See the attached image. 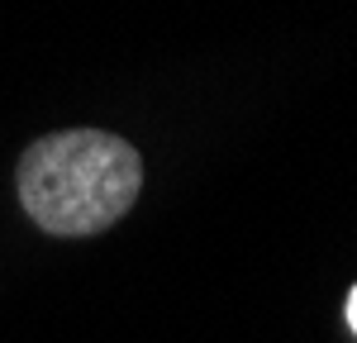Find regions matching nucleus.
<instances>
[{
    "instance_id": "1",
    "label": "nucleus",
    "mask_w": 357,
    "mask_h": 343,
    "mask_svg": "<svg viewBox=\"0 0 357 343\" xmlns=\"http://www.w3.org/2000/svg\"><path fill=\"white\" fill-rule=\"evenodd\" d=\"M20 205L43 234L91 238L119 224L143 191V158L105 129H62L29 143L15 167Z\"/></svg>"
},
{
    "instance_id": "2",
    "label": "nucleus",
    "mask_w": 357,
    "mask_h": 343,
    "mask_svg": "<svg viewBox=\"0 0 357 343\" xmlns=\"http://www.w3.org/2000/svg\"><path fill=\"white\" fill-rule=\"evenodd\" d=\"M343 314H348V329L357 334V286L348 291V305H343Z\"/></svg>"
}]
</instances>
